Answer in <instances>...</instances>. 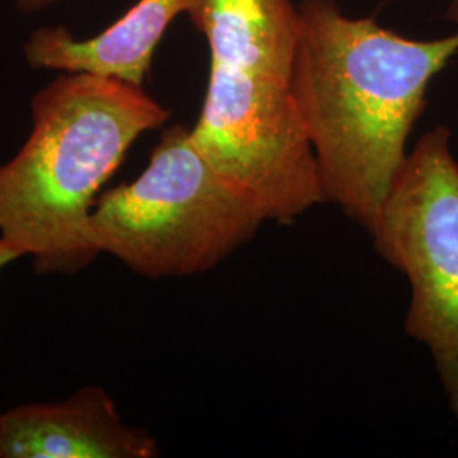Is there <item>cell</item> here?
Returning <instances> with one entry per match:
<instances>
[{
	"label": "cell",
	"mask_w": 458,
	"mask_h": 458,
	"mask_svg": "<svg viewBox=\"0 0 458 458\" xmlns=\"http://www.w3.org/2000/svg\"><path fill=\"white\" fill-rule=\"evenodd\" d=\"M16 2L17 9L26 13V14H31L36 11H41V9H47L51 7L58 2H64V0H14Z\"/></svg>",
	"instance_id": "cell-9"
},
{
	"label": "cell",
	"mask_w": 458,
	"mask_h": 458,
	"mask_svg": "<svg viewBox=\"0 0 458 458\" xmlns=\"http://www.w3.org/2000/svg\"><path fill=\"white\" fill-rule=\"evenodd\" d=\"M191 140L257 200L267 221L289 225L325 202L291 79L211 66Z\"/></svg>",
	"instance_id": "cell-5"
},
{
	"label": "cell",
	"mask_w": 458,
	"mask_h": 458,
	"mask_svg": "<svg viewBox=\"0 0 458 458\" xmlns=\"http://www.w3.org/2000/svg\"><path fill=\"white\" fill-rule=\"evenodd\" d=\"M19 259H22V255L17 251L16 248L0 238V270L11 263L17 262Z\"/></svg>",
	"instance_id": "cell-10"
},
{
	"label": "cell",
	"mask_w": 458,
	"mask_h": 458,
	"mask_svg": "<svg viewBox=\"0 0 458 458\" xmlns=\"http://www.w3.org/2000/svg\"><path fill=\"white\" fill-rule=\"evenodd\" d=\"M185 14L206 36L211 66L293 77L301 31L293 0H187Z\"/></svg>",
	"instance_id": "cell-8"
},
{
	"label": "cell",
	"mask_w": 458,
	"mask_h": 458,
	"mask_svg": "<svg viewBox=\"0 0 458 458\" xmlns=\"http://www.w3.org/2000/svg\"><path fill=\"white\" fill-rule=\"evenodd\" d=\"M187 0H138L104 31L79 39L64 26L36 30L24 43V58L36 70L92 73L143 85L155 49Z\"/></svg>",
	"instance_id": "cell-7"
},
{
	"label": "cell",
	"mask_w": 458,
	"mask_h": 458,
	"mask_svg": "<svg viewBox=\"0 0 458 458\" xmlns=\"http://www.w3.org/2000/svg\"><path fill=\"white\" fill-rule=\"evenodd\" d=\"M257 200L217 172L177 124L165 130L147 168L98 197L94 250L148 278L192 277L223 262L265 223Z\"/></svg>",
	"instance_id": "cell-3"
},
{
	"label": "cell",
	"mask_w": 458,
	"mask_h": 458,
	"mask_svg": "<svg viewBox=\"0 0 458 458\" xmlns=\"http://www.w3.org/2000/svg\"><path fill=\"white\" fill-rule=\"evenodd\" d=\"M33 128L0 164V238L41 276H75L98 257L89 225L132 143L170 111L143 85L62 73L31 100Z\"/></svg>",
	"instance_id": "cell-2"
},
{
	"label": "cell",
	"mask_w": 458,
	"mask_h": 458,
	"mask_svg": "<svg viewBox=\"0 0 458 458\" xmlns=\"http://www.w3.org/2000/svg\"><path fill=\"white\" fill-rule=\"evenodd\" d=\"M291 89L311 143L325 202L369 233L404 164L426 90L458 51V30L408 39L333 0H304ZM458 24V0L450 5Z\"/></svg>",
	"instance_id": "cell-1"
},
{
	"label": "cell",
	"mask_w": 458,
	"mask_h": 458,
	"mask_svg": "<svg viewBox=\"0 0 458 458\" xmlns=\"http://www.w3.org/2000/svg\"><path fill=\"white\" fill-rule=\"evenodd\" d=\"M369 234L410 282L406 333L428 346L458 420V164L445 126L408 153Z\"/></svg>",
	"instance_id": "cell-4"
},
{
	"label": "cell",
	"mask_w": 458,
	"mask_h": 458,
	"mask_svg": "<svg viewBox=\"0 0 458 458\" xmlns=\"http://www.w3.org/2000/svg\"><path fill=\"white\" fill-rule=\"evenodd\" d=\"M160 448L128 425L111 395L83 387L64 401L0 412V458H155Z\"/></svg>",
	"instance_id": "cell-6"
}]
</instances>
